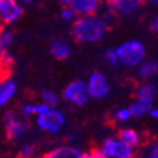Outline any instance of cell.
Masks as SVG:
<instances>
[{
    "label": "cell",
    "instance_id": "16",
    "mask_svg": "<svg viewBox=\"0 0 158 158\" xmlns=\"http://www.w3.org/2000/svg\"><path fill=\"white\" fill-rule=\"evenodd\" d=\"M157 94H158V89H157V85L153 82H144L139 85L137 89V99L148 101L152 104L154 102Z\"/></svg>",
    "mask_w": 158,
    "mask_h": 158
},
{
    "label": "cell",
    "instance_id": "17",
    "mask_svg": "<svg viewBox=\"0 0 158 158\" xmlns=\"http://www.w3.org/2000/svg\"><path fill=\"white\" fill-rule=\"evenodd\" d=\"M152 106H153L152 102H148V101L137 99L135 101L131 102V105H130L128 109H129V111H130L131 118H135V119H138V118H143V116L148 115V111L151 110Z\"/></svg>",
    "mask_w": 158,
    "mask_h": 158
},
{
    "label": "cell",
    "instance_id": "35",
    "mask_svg": "<svg viewBox=\"0 0 158 158\" xmlns=\"http://www.w3.org/2000/svg\"><path fill=\"white\" fill-rule=\"evenodd\" d=\"M3 29H4V28H3V25H2V23H0V34H2V32H3Z\"/></svg>",
    "mask_w": 158,
    "mask_h": 158
},
{
    "label": "cell",
    "instance_id": "20",
    "mask_svg": "<svg viewBox=\"0 0 158 158\" xmlns=\"http://www.w3.org/2000/svg\"><path fill=\"white\" fill-rule=\"evenodd\" d=\"M130 111L128 108H120V109H118L115 113H114V119L116 123H127L128 120H130Z\"/></svg>",
    "mask_w": 158,
    "mask_h": 158
},
{
    "label": "cell",
    "instance_id": "21",
    "mask_svg": "<svg viewBox=\"0 0 158 158\" xmlns=\"http://www.w3.org/2000/svg\"><path fill=\"white\" fill-rule=\"evenodd\" d=\"M104 58L109 66H113V67H118V66H119V61H118V56L115 53L114 48H109V49L105 51Z\"/></svg>",
    "mask_w": 158,
    "mask_h": 158
},
{
    "label": "cell",
    "instance_id": "5",
    "mask_svg": "<svg viewBox=\"0 0 158 158\" xmlns=\"http://www.w3.org/2000/svg\"><path fill=\"white\" fill-rule=\"evenodd\" d=\"M62 98L75 106H82V105L87 104L90 96L87 94L85 81L75 80L71 81L69 85H66L62 91Z\"/></svg>",
    "mask_w": 158,
    "mask_h": 158
},
{
    "label": "cell",
    "instance_id": "37",
    "mask_svg": "<svg viewBox=\"0 0 158 158\" xmlns=\"http://www.w3.org/2000/svg\"><path fill=\"white\" fill-rule=\"evenodd\" d=\"M2 81H3V80H0V86H2Z\"/></svg>",
    "mask_w": 158,
    "mask_h": 158
},
{
    "label": "cell",
    "instance_id": "28",
    "mask_svg": "<svg viewBox=\"0 0 158 158\" xmlns=\"http://www.w3.org/2000/svg\"><path fill=\"white\" fill-rule=\"evenodd\" d=\"M149 28H151V31L154 32V33L158 32V18H157V17H153V18L151 19V22H149Z\"/></svg>",
    "mask_w": 158,
    "mask_h": 158
},
{
    "label": "cell",
    "instance_id": "9",
    "mask_svg": "<svg viewBox=\"0 0 158 158\" xmlns=\"http://www.w3.org/2000/svg\"><path fill=\"white\" fill-rule=\"evenodd\" d=\"M100 0H71L69 4L76 17L96 14V11L100 9Z\"/></svg>",
    "mask_w": 158,
    "mask_h": 158
},
{
    "label": "cell",
    "instance_id": "4",
    "mask_svg": "<svg viewBox=\"0 0 158 158\" xmlns=\"http://www.w3.org/2000/svg\"><path fill=\"white\" fill-rule=\"evenodd\" d=\"M104 158H134V148L127 146L119 138H106L100 147Z\"/></svg>",
    "mask_w": 158,
    "mask_h": 158
},
{
    "label": "cell",
    "instance_id": "33",
    "mask_svg": "<svg viewBox=\"0 0 158 158\" xmlns=\"http://www.w3.org/2000/svg\"><path fill=\"white\" fill-rule=\"evenodd\" d=\"M111 0H100V3H105V4H109Z\"/></svg>",
    "mask_w": 158,
    "mask_h": 158
},
{
    "label": "cell",
    "instance_id": "23",
    "mask_svg": "<svg viewBox=\"0 0 158 158\" xmlns=\"http://www.w3.org/2000/svg\"><path fill=\"white\" fill-rule=\"evenodd\" d=\"M61 18L63 22L66 23H73V20L77 18L76 14L73 13V10L69 6V5H64V8L61 10Z\"/></svg>",
    "mask_w": 158,
    "mask_h": 158
},
{
    "label": "cell",
    "instance_id": "10",
    "mask_svg": "<svg viewBox=\"0 0 158 158\" xmlns=\"http://www.w3.org/2000/svg\"><path fill=\"white\" fill-rule=\"evenodd\" d=\"M144 4V0H111L108 6L120 15H130L135 13L142 5Z\"/></svg>",
    "mask_w": 158,
    "mask_h": 158
},
{
    "label": "cell",
    "instance_id": "14",
    "mask_svg": "<svg viewBox=\"0 0 158 158\" xmlns=\"http://www.w3.org/2000/svg\"><path fill=\"white\" fill-rule=\"evenodd\" d=\"M47 158H81L82 152L73 146H61L51 151Z\"/></svg>",
    "mask_w": 158,
    "mask_h": 158
},
{
    "label": "cell",
    "instance_id": "34",
    "mask_svg": "<svg viewBox=\"0 0 158 158\" xmlns=\"http://www.w3.org/2000/svg\"><path fill=\"white\" fill-rule=\"evenodd\" d=\"M3 52H4L3 49H0V58H2V55H3ZM0 80H3V78H2V77H0Z\"/></svg>",
    "mask_w": 158,
    "mask_h": 158
},
{
    "label": "cell",
    "instance_id": "7",
    "mask_svg": "<svg viewBox=\"0 0 158 158\" xmlns=\"http://www.w3.org/2000/svg\"><path fill=\"white\" fill-rule=\"evenodd\" d=\"M4 124H5V130H6V137L11 140L20 139L27 134L29 129L28 122L20 118L19 114L15 111H8L4 115Z\"/></svg>",
    "mask_w": 158,
    "mask_h": 158
},
{
    "label": "cell",
    "instance_id": "15",
    "mask_svg": "<svg viewBox=\"0 0 158 158\" xmlns=\"http://www.w3.org/2000/svg\"><path fill=\"white\" fill-rule=\"evenodd\" d=\"M118 138H119L123 143H125L127 146L135 148L142 143V137L137 130L131 129V128H123L119 130L118 133Z\"/></svg>",
    "mask_w": 158,
    "mask_h": 158
},
{
    "label": "cell",
    "instance_id": "30",
    "mask_svg": "<svg viewBox=\"0 0 158 158\" xmlns=\"http://www.w3.org/2000/svg\"><path fill=\"white\" fill-rule=\"evenodd\" d=\"M17 2L23 6V5H29L31 3H33L34 0H17Z\"/></svg>",
    "mask_w": 158,
    "mask_h": 158
},
{
    "label": "cell",
    "instance_id": "11",
    "mask_svg": "<svg viewBox=\"0 0 158 158\" xmlns=\"http://www.w3.org/2000/svg\"><path fill=\"white\" fill-rule=\"evenodd\" d=\"M18 86L15 84V81H13L11 78L6 77L2 81V86H0V109L15 96L17 94Z\"/></svg>",
    "mask_w": 158,
    "mask_h": 158
},
{
    "label": "cell",
    "instance_id": "22",
    "mask_svg": "<svg viewBox=\"0 0 158 158\" xmlns=\"http://www.w3.org/2000/svg\"><path fill=\"white\" fill-rule=\"evenodd\" d=\"M142 158H158V144H157V142L151 143L149 146L143 151Z\"/></svg>",
    "mask_w": 158,
    "mask_h": 158
},
{
    "label": "cell",
    "instance_id": "32",
    "mask_svg": "<svg viewBox=\"0 0 158 158\" xmlns=\"http://www.w3.org/2000/svg\"><path fill=\"white\" fill-rule=\"evenodd\" d=\"M149 3H152V4H154V5H157L158 4V0H148Z\"/></svg>",
    "mask_w": 158,
    "mask_h": 158
},
{
    "label": "cell",
    "instance_id": "19",
    "mask_svg": "<svg viewBox=\"0 0 158 158\" xmlns=\"http://www.w3.org/2000/svg\"><path fill=\"white\" fill-rule=\"evenodd\" d=\"M13 41H14V34H13V32L3 29L2 34H0V49L8 51V48L13 43Z\"/></svg>",
    "mask_w": 158,
    "mask_h": 158
},
{
    "label": "cell",
    "instance_id": "1",
    "mask_svg": "<svg viewBox=\"0 0 158 158\" xmlns=\"http://www.w3.org/2000/svg\"><path fill=\"white\" fill-rule=\"evenodd\" d=\"M108 28L98 14L77 17L72 23V35L80 43H98L106 35Z\"/></svg>",
    "mask_w": 158,
    "mask_h": 158
},
{
    "label": "cell",
    "instance_id": "6",
    "mask_svg": "<svg viewBox=\"0 0 158 158\" xmlns=\"http://www.w3.org/2000/svg\"><path fill=\"white\" fill-rule=\"evenodd\" d=\"M85 84H86V90L90 99L100 100L106 98L110 93V85L106 76L99 71L91 73Z\"/></svg>",
    "mask_w": 158,
    "mask_h": 158
},
{
    "label": "cell",
    "instance_id": "2",
    "mask_svg": "<svg viewBox=\"0 0 158 158\" xmlns=\"http://www.w3.org/2000/svg\"><path fill=\"white\" fill-rule=\"evenodd\" d=\"M115 49L119 66L127 69H134L146 60V46L138 39H128L120 43Z\"/></svg>",
    "mask_w": 158,
    "mask_h": 158
},
{
    "label": "cell",
    "instance_id": "8",
    "mask_svg": "<svg viewBox=\"0 0 158 158\" xmlns=\"http://www.w3.org/2000/svg\"><path fill=\"white\" fill-rule=\"evenodd\" d=\"M23 15V6L17 0H0V23L11 24Z\"/></svg>",
    "mask_w": 158,
    "mask_h": 158
},
{
    "label": "cell",
    "instance_id": "27",
    "mask_svg": "<svg viewBox=\"0 0 158 158\" xmlns=\"http://www.w3.org/2000/svg\"><path fill=\"white\" fill-rule=\"evenodd\" d=\"M81 158H104L100 148L99 149H94V151H91L89 153H82V157Z\"/></svg>",
    "mask_w": 158,
    "mask_h": 158
},
{
    "label": "cell",
    "instance_id": "25",
    "mask_svg": "<svg viewBox=\"0 0 158 158\" xmlns=\"http://www.w3.org/2000/svg\"><path fill=\"white\" fill-rule=\"evenodd\" d=\"M20 114L23 118L35 116V104H24L20 109Z\"/></svg>",
    "mask_w": 158,
    "mask_h": 158
},
{
    "label": "cell",
    "instance_id": "12",
    "mask_svg": "<svg viewBox=\"0 0 158 158\" xmlns=\"http://www.w3.org/2000/svg\"><path fill=\"white\" fill-rule=\"evenodd\" d=\"M49 52L57 60H66L71 56L72 49L71 46L63 39H53L49 43Z\"/></svg>",
    "mask_w": 158,
    "mask_h": 158
},
{
    "label": "cell",
    "instance_id": "31",
    "mask_svg": "<svg viewBox=\"0 0 158 158\" xmlns=\"http://www.w3.org/2000/svg\"><path fill=\"white\" fill-rule=\"evenodd\" d=\"M70 2H71V0H60V3H61V4H63V5H69V4H70Z\"/></svg>",
    "mask_w": 158,
    "mask_h": 158
},
{
    "label": "cell",
    "instance_id": "13",
    "mask_svg": "<svg viewBox=\"0 0 158 158\" xmlns=\"http://www.w3.org/2000/svg\"><path fill=\"white\" fill-rule=\"evenodd\" d=\"M158 72V61L153 60H144L140 64L137 66V73L143 80H151Z\"/></svg>",
    "mask_w": 158,
    "mask_h": 158
},
{
    "label": "cell",
    "instance_id": "26",
    "mask_svg": "<svg viewBox=\"0 0 158 158\" xmlns=\"http://www.w3.org/2000/svg\"><path fill=\"white\" fill-rule=\"evenodd\" d=\"M101 19H102V20H104V23L109 27V25L114 24L115 19H116V13H115V11H113L110 8H108V10H105V11H104V14L101 15Z\"/></svg>",
    "mask_w": 158,
    "mask_h": 158
},
{
    "label": "cell",
    "instance_id": "29",
    "mask_svg": "<svg viewBox=\"0 0 158 158\" xmlns=\"http://www.w3.org/2000/svg\"><path fill=\"white\" fill-rule=\"evenodd\" d=\"M148 115H149L151 118H153V119H157V118H158V109L152 106L151 110L148 111Z\"/></svg>",
    "mask_w": 158,
    "mask_h": 158
},
{
    "label": "cell",
    "instance_id": "36",
    "mask_svg": "<svg viewBox=\"0 0 158 158\" xmlns=\"http://www.w3.org/2000/svg\"><path fill=\"white\" fill-rule=\"evenodd\" d=\"M33 158H47V157H33Z\"/></svg>",
    "mask_w": 158,
    "mask_h": 158
},
{
    "label": "cell",
    "instance_id": "3",
    "mask_svg": "<svg viewBox=\"0 0 158 158\" xmlns=\"http://www.w3.org/2000/svg\"><path fill=\"white\" fill-rule=\"evenodd\" d=\"M35 124L48 134H57L66 124V115L56 108H48L44 113L35 116Z\"/></svg>",
    "mask_w": 158,
    "mask_h": 158
},
{
    "label": "cell",
    "instance_id": "18",
    "mask_svg": "<svg viewBox=\"0 0 158 158\" xmlns=\"http://www.w3.org/2000/svg\"><path fill=\"white\" fill-rule=\"evenodd\" d=\"M41 98H42V102L46 104L49 108H56L58 101H60V96L55 93L53 90H49V89H46V90L42 91Z\"/></svg>",
    "mask_w": 158,
    "mask_h": 158
},
{
    "label": "cell",
    "instance_id": "24",
    "mask_svg": "<svg viewBox=\"0 0 158 158\" xmlns=\"http://www.w3.org/2000/svg\"><path fill=\"white\" fill-rule=\"evenodd\" d=\"M35 152L37 151L34 146H32V144H24L19 151V157L20 158H33L35 157Z\"/></svg>",
    "mask_w": 158,
    "mask_h": 158
}]
</instances>
